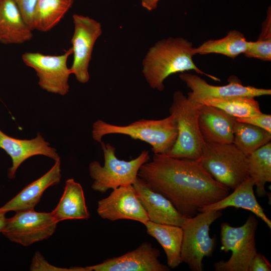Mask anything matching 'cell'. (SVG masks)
I'll return each instance as SVG.
<instances>
[{
	"label": "cell",
	"mask_w": 271,
	"mask_h": 271,
	"mask_svg": "<svg viewBox=\"0 0 271 271\" xmlns=\"http://www.w3.org/2000/svg\"><path fill=\"white\" fill-rule=\"evenodd\" d=\"M249 176L256 186L259 197L265 196V185L271 182V143L259 148L247 156Z\"/></svg>",
	"instance_id": "obj_25"
},
{
	"label": "cell",
	"mask_w": 271,
	"mask_h": 271,
	"mask_svg": "<svg viewBox=\"0 0 271 271\" xmlns=\"http://www.w3.org/2000/svg\"><path fill=\"white\" fill-rule=\"evenodd\" d=\"M132 185L150 221L182 227L186 217L180 213L167 198L152 189L138 176Z\"/></svg>",
	"instance_id": "obj_15"
},
{
	"label": "cell",
	"mask_w": 271,
	"mask_h": 271,
	"mask_svg": "<svg viewBox=\"0 0 271 271\" xmlns=\"http://www.w3.org/2000/svg\"><path fill=\"white\" fill-rule=\"evenodd\" d=\"M97 212L102 219L114 221L128 219L143 225L150 221L132 185L121 186L97 202Z\"/></svg>",
	"instance_id": "obj_13"
},
{
	"label": "cell",
	"mask_w": 271,
	"mask_h": 271,
	"mask_svg": "<svg viewBox=\"0 0 271 271\" xmlns=\"http://www.w3.org/2000/svg\"><path fill=\"white\" fill-rule=\"evenodd\" d=\"M110 134H121L151 145L154 154H166L173 147L178 134L174 116L161 119H141L126 125H117L98 119L92 125L93 140L100 143L102 138Z\"/></svg>",
	"instance_id": "obj_3"
},
{
	"label": "cell",
	"mask_w": 271,
	"mask_h": 271,
	"mask_svg": "<svg viewBox=\"0 0 271 271\" xmlns=\"http://www.w3.org/2000/svg\"><path fill=\"white\" fill-rule=\"evenodd\" d=\"M0 148L11 158L12 166L8 170L9 179H14L19 166L28 158L37 155L48 157L55 161L60 159L56 150L50 146L40 133L31 140H21L11 137L0 129Z\"/></svg>",
	"instance_id": "obj_16"
},
{
	"label": "cell",
	"mask_w": 271,
	"mask_h": 271,
	"mask_svg": "<svg viewBox=\"0 0 271 271\" xmlns=\"http://www.w3.org/2000/svg\"><path fill=\"white\" fill-rule=\"evenodd\" d=\"M100 143L104 164L102 166L96 161L90 163L89 175L93 180L92 189L104 193L121 186L132 185L141 167L150 160L149 152L144 150L136 158L125 161L117 158L116 149L113 146L102 141Z\"/></svg>",
	"instance_id": "obj_5"
},
{
	"label": "cell",
	"mask_w": 271,
	"mask_h": 271,
	"mask_svg": "<svg viewBox=\"0 0 271 271\" xmlns=\"http://www.w3.org/2000/svg\"><path fill=\"white\" fill-rule=\"evenodd\" d=\"M51 212L58 223L68 219L89 218L90 213L81 185L73 179L66 180L59 202Z\"/></svg>",
	"instance_id": "obj_21"
},
{
	"label": "cell",
	"mask_w": 271,
	"mask_h": 271,
	"mask_svg": "<svg viewBox=\"0 0 271 271\" xmlns=\"http://www.w3.org/2000/svg\"><path fill=\"white\" fill-rule=\"evenodd\" d=\"M271 264L267 258L260 253H256L254 256L249 271H270Z\"/></svg>",
	"instance_id": "obj_32"
},
{
	"label": "cell",
	"mask_w": 271,
	"mask_h": 271,
	"mask_svg": "<svg viewBox=\"0 0 271 271\" xmlns=\"http://www.w3.org/2000/svg\"><path fill=\"white\" fill-rule=\"evenodd\" d=\"M138 176L167 198L178 211L192 217L203 207L226 197L230 189L217 181L200 159L171 157L154 154L140 168Z\"/></svg>",
	"instance_id": "obj_1"
},
{
	"label": "cell",
	"mask_w": 271,
	"mask_h": 271,
	"mask_svg": "<svg viewBox=\"0 0 271 271\" xmlns=\"http://www.w3.org/2000/svg\"><path fill=\"white\" fill-rule=\"evenodd\" d=\"M198 102L217 107L235 118L248 117L262 113L258 102L251 97L207 98Z\"/></svg>",
	"instance_id": "obj_27"
},
{
	"label": "cell",
	"mask_w": 271,
	"mask_h": 271,
	"mask_svg": "<svg viewBox=\"0 0 271 271\" xmlns=\"http://www.w3.org/2000/svg\"><path fill=\"white\" fill-rule=\"evenodd\" d=\"M254 186L253 181L249 177L234 189L232 193L217 202L203 207L199 212L209 210H222L229 207L242 208L252 212L270 229L271 221L256 200L253 191Z\"/></svg>",
	"instance_id": "obj_20"
},
{
	"label": "cell",
	"mask_w": 271,
	"mask_h": 271,
	"mask_svg": "<svg viewBox=\"0 0 271 271\" xmlns=\"http://www.w3.org/2000/svg\"><path fill=\"white\" fill-rule=\"evenodd\" d=\"M196 54L193 43L181 37L168 38L157 42L149 50L143 61L142 72L150 86L159 91L165 88L164 81L172 74L194 70L210 79H220L200 69L193 57Z\"/></svg>",
	"instance_id": "obj_2"
},
{
	"label": "cell",
	"mask_w": 271,
	"mask_h": 271,
	"mask_svg": "<svg viewBox=\"0 0 271 271\" xmlns=\"http://www.w3.org/2000/svg\"><path fill=\"white\" fill-rule=\"evenodd\" d=\"M235 121V117L217 107L202 104L200 108L199 126L205 142L233 143Z\"/></svg>",
	"instance_id": "obj_17"
},
{
	"label": "cell",
	"mask_w": 271,
	"mask_h": 271,
	"mask_svg": "<svg viewBox=\"0 0 271 271\" xmlns=\"http://www.w3.org/2000/svg\"><path fill=\"white\" fill-rule=\"evenodd\" d=\"M222 215V210H209L186 218L182 226L181 257L192 270L202 271L203 259L213 255L216 240L210 237V227Z\"/></svg>",
	"instance_id": "obj_7"
},
{
	"label": "cell",
	"mask_w": 271,
	"mask_h": 271,
	"mask_svg": "<svg viewBox=\"0 0 271 271\" xmlns=\"http://www.w3.org/2000/svg\"><path fill=\"white\" fill-rule=\"evenodd\" d=\"M233 142L246 156L270 142L271 133L253 125L236 120Z\"/></svg>",
	"instance_id": "obj_26"
},
{
	"label": "cell",
	"mask_w": 271,
	"mask_h": 271,
	"mask_svg": "<svg viewBox=\"0 0 271 271\" xmlns=\"http://www.w3.org/2000/svg\"><path fill=\"white\" fill-rule=\"evenodd\" d=\"M74 33L71 39L73 59L71 74L81 83L89 80L88 67L94 44L102 34L100 23L88 16L73 15Z\"/></svg>",
	"instance_id": "obj_11"
},
{
	"label": "cell",
	"mask_w": 271,
	"mask_h": 271,
	"mask_svg": "<svg viewBox=\"0 0 271 271\" xmlns=\"http://www.w3.org/2000/svg\"><path fill=\"white\" fill-rule=\"evenodd\" d=\"M201 105L184 95L181 91L174 93L169 111L175 118L178 134L173 147L166 155L193 160L201 157L205 142L198 122Z\"/></svg>",
	"instance_id": "obj_4"
},
{
	"label": "cell",
	"mask_w": 271,
	"mask_h": 271,
	"mask_svg": "<svg viewBox=\"0 0 271 271\" xmlns=\"http://www.w3.org/2000/svg\"><path fill=\"white\" fill-rule=\"evenodd\" d=\"M71 54L70 48L59 55L26 52L22 55V59L26 65L36 71L41 88L49 92L65 95L69 90L68 79L71 74L67 66V60Z\"/></svg>",
	"instance_id": "obj_10"
},
{
	"label": "cell",
	"mask_w": 271,
	"mask_h": 271,
	"mask_svg": "<svg viewBox=\"0 0 271 271\" xmlns=\"http://www.w3.org/2000/svg\"><path fill=\"white\" fill-rule=\"evenodd\" d=\"M160 0H141L142 7L148 11H151L156 9Z\"/></svg>",
	"instance_id": "obj_33"
},
{
	"label": "cell",
	"mask_w": 271,
	"mask_h": 271,
	"mask_svg": "<svg viewBox=\"0 0 271 271\" xmlns=\"http://www.w3.org/2000/svg\"><path fill=\"white\" fill-rule=\"evenodd\" d=\"M32 31L13 0H0V43L22 44L32 39Z\"/></svg>",
	"instance_id": "obj_19"
},
{
	"label": "cell",
	"mask_w": 271,
	"mask_h": 271,
	"mask_svg": "<svg viewBox=\"0 0 271 271\" xmlns=\"http://www.w3.org/2000/svg\"><path fill=\"white\" fill-rule=\"evenodd\" d=\"M7 213L0 210V232H2L6 224L7 218L6 216Z\"/></svg>",
	"instance_id": "obj_34"
},
{
	"label": "cell",
	"mask_w": 271,
	"mask_h": 271,
	"mask_svg": "<svg viewBox=\"0 0 271 271\" xmlns=\"http://www.w3.org/2000/svg\"><path fill=\"white\" fill-rule=\"evenodd\" d=\"M249 58H254L262 61L271 60V9L270 6L266 12V16L261 24V30L256 41H250V45L243 54Z\"/></svg>",
	"instance_id": "obj_28"
},
{
	"label": "cell",
	"mask_w": 271,
	"mask_h": 271,
	"mask_svg": "<svg viewBox=\"0 0 271 271\" xmlns=\"http://www.w3.org/2000/svg\"><path fill=\"white\" fill-rule=\"evenodd\" d=\"M239 122L249 123L262 128L271 133V115L260 113L248 117L236 118Z\"/></svg>",
	"instance_id": "obj_30"
},
{
	"label": "cell",
	"mask_w": 271,
	"mask_h": 271,
	"mask_svg": "<svg viewBox=\"0 0 271 271\" xmlns=\"http://www.w3.org/2000/svg\"><path fill=\"white\" fill-rule=\"evenodd\" d=\"M200 159L205 169L229 189H235L249 177L247 156L233 143L205 142Z\"/></svg>",
	"instance_id": "obj_6"
},
{
	"label": "cell",
	"mask_w": 271,
	"mask_h": 271,
	"mask_svg": "<svg viewBox=\"0 0 271 271\" xmlns=\"http://www.w3.org/2000/svg\"><path fill=\"white\" fill-rule=\"evenodd\" d=\"M147 233L155 238L163 247L170 268H175L183 262L181 250L183 240L182 227L162 224L148 221L144 224Z\"/></svg>",
	"instance_id": "obj_22"
},
{
	"label": "cell",
	"mask_w": 271,
	"mask_h": 271,
	"mask_svg": "<svg viewBox=\"0 0 271 271\" xmlns=\"http://www.w3.org/2000/svg\"><path fill=\"white\" fill-rule=\"evenodd\" d=\"M15 212L7 219L2 232L11 241L27 246L49 238L56 230L58 222L51 212L34 209Z\"/></svg>",
	"instance_id": "obj_9"
},
{
	"label": "cell",
	"mask_w": 271,
	"mask_h": 271,
	"mask_svg": "<svg viewBox=\"0 0 271 271\" xmlns=\"http://www.w3.org/2000/svg\"><path fill=\"white\" fill-rule=\"evenodd\" d=\"M60 159L55 161L53 167L40 178L26 186L17 195L0 207L6 213L34 209L40 202L45 191L58 184L61 178Z\"/></svg>",
	"instance_id": "obj_18"
},
{
	"label": "cell",
	"mask_w": 271,
	"mask_h": 271,
	"mask_svg": "<svg viewBox=\"0 0 271 271\" xmlns=\"http://www.w3.org/2000/svg\"><path fill=\"white\" fill-rule=\"evenodd\" d=\"M250 41L237 30H231L223 38L207 40L199 47L195 48L196 54H219L234 59L248 49Z\"/></svg>",
	"instance_id": "obj_24"
},
{
	"label": "cell",
	"mask_w": 271,
	"mask_h": 271,
	"mask_svg": "<svg viewBox=\"0 0 271 271\" xmlns=\"http://www.w3.org/2000/svg\"><path fill=\"white\" fill-rule=\"evenodd\" d=\"M74 0H38L32 18V29L46 32L57 25Z\"/></svg>",
	"instance_id": "obj_23"
},
{
	"label": "cell",
	"mask_w": 271,
	"mask_h": 271,
	"mask_svg": "<svg viewBox=\"0 0 271 271\" xmlns=\"http://www.w3.org/2000/svg\"><path fill=\"white\" fill-rule=\"evenodd\" d=\"M13 1L16 3L25 21L32 29L33 15L38 0Z\"/></svg>",
	"instance_id": "obj_31"
},
{
	"label": "cell",
	"mask_w": 271,
	"mask_h": 271,
	"mask_svg": "<svg viewBox=\"0 0 271 271\" xmlns=\"http://www.w3.org/2000/svg\"><path fill=\"white\" fill-rule=\"evenodd\" d=\"M30 270L31 271H73L71 267L63 268L51 264L39 252H36L33 256Z\"/></svg>",
	"instance_id": "obj_29"
},
{
	"label": "cell",
	"mask_w": 271,
	"mask_h": 271,
	"mask_svg": "<svg viewBox=\"0 0 271 271\" xmlns=\"http://www.w3.org/2000/svg\"><path fill=\"white\" fill-rule=\"evenodd\" d=\"M258 221L250 215L245 223L233 227L227 223L221 225V250L226 253L231 251L230 257L215 262L216 271H249L251 261L257 253L255 232Z\"/></svg>",
	"instance_id": "obj_8"
},
{
	"label": "cell",
	"mask_w": 271,
	"mask_h": 271,
	"mask_svg": "<svg viewBox=\"0 0 271 271\" xmlns=\"http://www.w3.org/2000/svg\"><path fill=\"white\" fill-rule=\"evenodd\" d=\"M179 77L191 91L187 97L191 100L199 102L207 98H224L236 96L255 97L270 95L271 90L243 85L240 79L235 76H230L228 83L225 85L216 86L208 83L199 76L187 73H182Z\"/></svg>",
	"instance_id": "obj_12"
},
{
	"label": "cell",
	"mask_w": 271,
	"mask_h": 271,
	"mask_svg": "<svg viewBox=\"0 0 271 271\" xmlns=\"http://www.w3.org/2000/svg\"><path fill=\"white\" fill-rule=\"evenodd\" d=\"M160 252L148 242L122 255L102 262L82 267V271H169L168 265L159 260Z\"/></svg>",
	"instance_id": "obj_14"
}]
</instances>
